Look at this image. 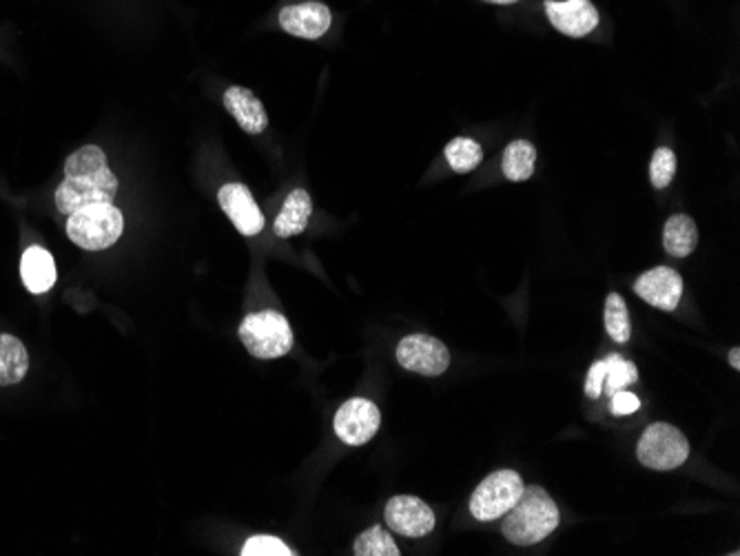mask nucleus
<instances>
[{"instance_id": "1", "label": "nucleus", "mask_w": 740, "mask_h": 556, "mask_svg": "<svg viewBox=\"0 0 740 556\" xmlns=\"http://www.w3.org/2000/svg\"><path fill=\"white\" fill-rule=\"evenodd\" d=\"M118 193V178L110 169L107 156L101 147L87 145L74 151L65 162V180L56 189V207L63 216L98 204L114 202Z\"/></svg>"}, {"instance_id": "2", "label": "nucleus", "mask_w": 740, "mask_h": 556, "mask_svg": "<svg viewBox=\"0 0 740 556\" xmlns=\"http://www.w3.org/2000/svg\"><path fill=\"white\" fill-rule=\"evenodd\" d=\"M559 521L554 499L541 485H530L503 514L501 532L514 545H536L559 527Z\"/></svg>"}, {"instance_id": "3", "label": "nucleus", "mask_w": 740, "mask_h": 556, "mask_svg": "<svg viewBox=\"0 0 740 556\" xmlns=\"http://www.w3.org/2000/svg\"><path fill=\"white\" fill-rule=\"evenodd\" d=\"M125 231V216L114 202L83 207L67 216V235L85 251H105L114 246Z\"/></svg>"}, {"instance_id": "4", "label": "nucleus", "mask_w": 740, "mask_h": 556, "mask_svg": "<svg viewBox=\"0 0 740 556\" xmlns=\"http://www.w3.org/2000/svg\"><path fill=\"white\" fill-rule=\"evenodd\" d=\"M240 342L258 359H278L293 348V331L282 313L260 311L242 319Z\"/></svg>"}, {"instance_id": "5", "label": "nucleus", "mask_w": 740, "mask_h": 556, "mask_svg": "<svg viewBox=\"0 0 740 556\" xmlns=\"http://www.w3.org/2000/svg\"><path fill=\"white\" fill-rule=\"evenodd\" d=\"M636 457L645 468L667 472L687 461L689 441L669 423H652L638 439Z\"/></svg>"}, {"instance_id": "6", "label": "nucleus", "mask_w": 740, "mask_h": 556, "mask_svg": "<svg viewBox=\"0 0 740 556\" xmlns=\"http://www.w3.org/2000/svg\"><path fill=\"white\" fill-rule=\"evenodd\" d=\"M523 479L514 470H497L488 474L470 496V512L477 521H494L503 516L523 494Z\"/></svg>"}, {"instance_id": "7", "label": "nucleus", "mask_w": 740, "mask_h": 556, "mask_svg": "<svg viewBox=\"0 0 740 556\" xmlns=\"http://www.w3.org/2000/svg\"><path fill=\"white\" fill-rule=\"evenodd\" d=\"M397 361L410 373L426 377L444 375L450 366V350L446 344L430 335H408L397 346Z\"/></svg>"}, {"instance_id": "8", "label": "nucleus", "mask_w": 740, "mask_h": 556, "mask_svg": "<svg viewBox=\"0 0 740 556\" xmlns=\"http://www.w3.org/2000/svg\"><path fill=\"white\" fill-rule=\"evenodd\" d=\"M382 423L379 408L364 399V397H353L335 415V434L346 443V445H364L368 443Z\"/></svg>"}, {"instance_id": "9", "label": "nucleus", "mask_w": 740, "mask_h": 556, "mask_svg": "<svg viewBox=\"0 0 740 556\" xmlns=\"http://www.w3.org/2000/svg\"><path fill=\"white\" fill-rule=\"evenodd\" d=\"M386 523L395 534H404V536H426L435 529V512L432 507L421 501L419 496L413 494H399L393 496L386 503Z\"/></svg>"}, {"instance_id": "10", "label": "nucleus", "mask_w": 740, "mask_h": 556, "mask_svg": "<svg viewBox=\"0 0 740 556\" xmlns=\"http://www.w3.org/2000/svg\"><path fill=\"white\" fill-rule=\"evenodd\" d=\"M545 14L570 39H583L598 28V12L590 0H545Z\"/></svg>"}, {"instance_id": "11", "label": "nucleus", "mask_w": 740, "mask_h": 556, "mask_svg": "<svg viewBox=\"0 0 740 556\" xmlns=\"http://www.w3.org/2000/svg\"><path fill=\"white\" fill-rule=\"evenodd\" d=\"M634 293L649 306L671 313L682 297V277L669 266H656L636 280Z\"/></svg>"}, {"instance_id": "12", "label": "nucleus", "mask_w": 740, "mask_h": 556, "mask_svg": "<svg viewBox=\"0 0 740 556\" xmlns=\"http://www.w3.org/2000/svg\"><path fill=\"white\" fill-rule=\"evenodd\" d=\"M218 200L222 211L229 216V220L242 235L253 238L264 229V216L244 185L240 182L225 185L218 193Z\"/></svg>"}, {"instance_id": "13", "label": "nucleus", "mask_w": 740, "mask_h": 556, "mask_svg": "<svg viewBox=\"0 0 740 556\" xmlns=\"http://www.w3.org/2000/svg\"><path fill=\"white\" fill-rule=\"evenodd\" d=\"M333 17L331 10L324 3H300V6H289L280 12V28L304 41H317L331 30Z\"/></svg>"}, {"instance_id": "14", "label": "nucleus", "mask_w": 740, "mask_h": 556, "mask_svg": "<svg viewBox=\"0 0 740 556\" xmlns=\"http://www.w3.org/2000/svg\"><path fill=\"white\" fill-rule=\"evenodd\" d=\"M225 107L238 120V125L251 136H258L269 127V116L264 105L247 87H229L225 92Z\"/></svg>"}, {"instance_id": "15", "label": "nucleus", "mask_w": 740, "mask_h": 556, "mask_svg": "<svg viewBox=\"0 0 740 556\" xmlns=\"http://www.w3.org/2000/svg\"><path fill=\"white\" fill-rule=\"evenodd\" d=\"M21 275H23V284L34 295L48 293L56 284V277H59L54 258L43 246H30L25 251L21 260Z\"/></svg>"}, {"instance_id": "16", "label": "nucleus", "mask_w": 740, "mask_h": 556, "mask_svg": "<svg viewBox=\"0 0 740 556\" xmlns=\"http://www.w3.org/2000/svg\"><path fill=\"white\" fill-rule=\"evenodd\" d=\"M311 213H313L311 196L304 189H295L286 198L280 216L275 218V227H273L275 235L278 238H293V235L302 233L306 229V224H309Z\"/></svg>"}, {"instance_id": "17", "label": "nucleus", "mask_w": 740, "mask_h": 556, "mask_svg": "<svg viewBox=\"0 0 740 556\" xmlns=\"http://www.w3.org/2000/svg\"><path fill=\"white\" fill-rule=\"evenodd\" d=\"M30 355L25 344L14 335H0V386H14L25 379Z\"/></svg>"}, {"instance_id": "18", "label": "nucleus", "mask_w": 740, "mask_h": 556, "mask_svg": "<svg viewBox=\"0 0 740 556\" xmlns=\"http://www.w3.org/2000/svg\"><path fill=\"white\" fill-rule=\"evenodd\" d=\"M696 244H698V229H696V222L689 216L676 213L665 222L663 246L669 255L687 258V255L694 253Z\"/></svg>"}, {"instance_id": "19", "label": "nucleus", "mask_w": 740, "mask_h": 556, "mask_svg": "<svg viewBox=\"0 0 740 556\" xmlns=\"http://www.w3.org/2000/svg\"><path fill=\"white\" fill-rule=\"evenodd\" d=\"M534 162H536L534 145L528 140H514L503 151L501 169L510 182H525L534 174Z\"/></svg>"}, {"instance_id": "20", "label": "nucleus", "mask_w": 740, "mask_h": 556, "mask_svg": "<svg viewBox=\"0 0 740 556\" xmlns=\"http://www.w3.org/2000/svg\"><path fill=\"white\" fill-rule=\"evenodd\" d=\"M446 160L452 167V171L470 174L481 165L483 151L481 145L475 143L472 138H455L446 147Z\"/></svg>"}, {"instance_id": "21", "label": "nucleus", "mask_w": 740, "mask_h": 556, "mask_svg": "<svg viewBox=\"0 0 740 556\" xmlns=\"http://www.w3.org/2000/svg\"><path fill=\"white\" fill-rule=\"evenodd\" d=\"M605 331L618 344H625L632 337V322H629L627 304L618 293H609L605 300Z\"/></svg>"}, {"instance_id": "22", "label": "nucleus", "mask_w": 740, "mask_h": 556, "mask_svg": "<svg viewBox=\"0 0 740 556\" xmlns=\"http://www.w3.org/2000/svg\"><path fill=\"white\" fill-rule=\"evenodd\" d=\"M355 556H399V547L393 541V536L382 527L373 525L368 527L353 545Z\"/></svg>"}, {"instance_id": "23", "label": "nucleus", "mask_w": 740, "mask_h": 556, "mask_svg": "<svg viewBox=\"0 0 740 556\" xmlns=\"http://www.w3.org/2000/svg\"><path fill=\"white\" fill-rule=\"evenodd\" d=\"M638 381V368L623 359L621 355H609L605 359V384H603V390L607 395H614L616 390H623L632 384Z\"/></svg>"}, {"instance_id": "24", "label": "nucleus", "mask_w": 740, "mask_h": 556, "mask_svg": "<svg viewBox=\"0 0 740 556\" xmlns=\"http://www.w3.org/2000/svg\"><path fill=\"white\" fill-rule=\"evenodd\" d=\"M676 174V156L667 147H658L649 162V180L654 189H667Z\"/></svg>"}, {"instance_id": "25", "label": "nucleus", "mask_w": 740, "mask_h": 556, "mask_svg": "<svg viewBox=\"0 0 740 556\" xmlns=\"http://www.w3.org/2000/svg\"><path fill=\"white\" fill-rule=\"evenodd\" d=\"M242 554L244 556H291L293 552L289 549V545L275 536H269V534H260V536H253L244 543L242 547Z\"/></svg>"}, {"instance_id": "26", "label": "nucleus", "mask_w": 740, "mask_h": 556, "mask_svg": "<svg viewBox=\"0 0 740 556\" xmlns=\"http://www.w3.org/2000/svg\"><path fill=\"white\" fill-rule=\"evenodd\" d=\"M640 408V399L634 395V392H627L625 388L623 390H616L612 395V415L616 417H625V415H632Z\"/></svg>"}, {"instance_id": "27", "label": "nucleus", "mask_w": 740, "mask_h": 556, "mask_svg": "<svg viewBox=\"0 0 740 556\" xmlns=\"http://www.w3.org/2000/svg\"><path fill=\"white\" fill-rule=\"evenodd\" d=\"M603 384H605V359L592 364L585 379V395L590 399H598L603 395Z\"/></svg>"}, {"instance_id": "28", "label": "nucleus", "mask_w": 740, "mask_h": 556, "mask_svg": "<svg viewBox=\"0 0 740 556\" xmlns=\"http://www.w3.org/2000/svg\"><path fill=\"white\" fill-rule=\"evenodd\" d=\"M729 364H731L733 370L740 368V350H738V348H731V350H729Z\"/></svg>"}, {"instance_id": "29", "label": "nucleus", "mask_w": 740, "mask_h": 556, "mask_svg": "<svg viewBox=\"0 0 740 556\" xmlns=\"http://www.w3.org/2000/svg\"><path fill=\"white\" fill-rule=\"evenodd\" d=\"M486 3H492V6H510V3H517V0H486Z\"/></svg>"}]
</instances>
